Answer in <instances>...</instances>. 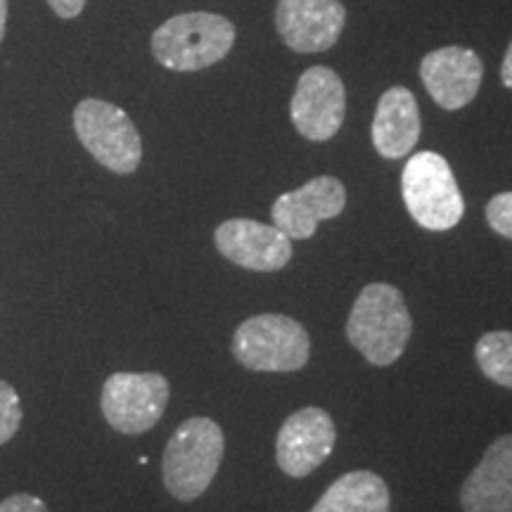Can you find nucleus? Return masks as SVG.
Returning <instances> with one entry per match:
<instances>
[{
  "label": "nucleus",
  "instance_id": "obj_8",
  "mask_svg": "<svg viewBox=\"0 0 512 512\" xmlns=\"http://www.w3.org/2000/svg\"><path fill=\"white\" fill-rule=\"evenodd\" d=\"M347 93L339 76L328 67H311L299 76L290 114L297 131L309 140H330L342 128Z\"/></svg>",
  "mask_w": 512,
  "mask_h": 512
},
{
  "label": "nucleus",
  "instance_id": "obj_9",
  "mask_svg": "<svg viewBox=\"0 0 512 512\" xmlns=\"http://www.w3.org/2000/svg\"><path fill=\"white\" fill-rule=\"evenodd\" d=\"M335 422L323 408L309 406L283 422L275 441V458L287 477L302 479L318 470L335 448Z\"/></svg>",
  "mask_w": 512,
  "mask_h": 512
},
{
  "label": "nucleus",
  "instance_id": "obj_13",
  "mask_svg": "<svg viewBox=\"0 0 512 512\" xmlns=\"http://www.w3.org/2000/svg\"><path fill=\"white\" fill-rule=\"evenodd\" d=\"M420 76L432 100L453 112L475 100L482 86L484 67L475 50L448 46L434 50L422 60Z\"/></svg>",
  "mask_w": 512,
  "mask_h": 512
},
{
  "label": "nucleus",
  "instance_id": "obj_10",
  "mask_svg": "<svg viewBox=\"0 0 512 512\" xmlns=\"http://www.w3.org/2000/svg\"><path fill=\"white\" fill-rule=\"evenodd\" d=\"M347 207V190L335 176H318L299 190L285 192L271 209L273 226L290 240H309L320 221L335 219Z\"/></svg>",
  "mask_w": 512,
  "mask_h": 512
},
{
  "label": "nucleus",
  "instance_id": "obj_5",
  "mask_svg": "<svg viewBox=\"0 0 512 512\" xmlns=\"http://www.w3.org/2000/svg\"><path fill=\"white\" fill-rule=\"evenodd\" d=\"M401 192L413 221L432 233L456 228L465 214L456 176L437 152L425 150L408 159L401 174Z\"/></svg>",
  "mask_w": 512,
  "mask_h": 512
},
{
  "label": "nucleus",
  "instance_id": "obj_20",
  "mask_svg": "<svg viewBox=\"0 0 512 512\" xmlns=\"http://www.w3.org/2000/svg\"><path fill=\"white\" fill-rule=\"evenodd\" d=\"M0 512H50L48 505L38 496L15 494L0 501Z\"/></svg>",
  "mask_w": 512,
  "mask_h": 512
},
{
  "label": "nucleus",
  "instance_id": "obj_3",
  "mask_svg": "<svg viewBox=\"0 0 512 512\" xmlns=\"http://www.w3.org/2000/svg\"><path fill=\"white\" fill-rule=\"evenodd\" d=\"M235 43L233 22L211 12L176 15L152 34V55L166 69L197 72L221 62Z\"/></svg>",
  "mask_w": 512,
  "mask_h": 512
},
{
  "label": "nucleus",
  "instance_id": "obj_19",
  "mask_svg": "<svg viewBox=\"0 0 512 512\" xmlns=\"http://www.w3.org/2000/svg\"><path fill=\"white\" fill-rule=\"evenodd\" d=\"M486 223L503 238L512 240V192H501L486 204Z\"/></svg>",
  "mask_w": 512,
  "mask_h": 512
},
{
  "label": "nucleus",
  "instance_id": "obj_14",
  "mask_svg": "<svg viewBox=\"0 0 512 512\" xmlns=\"http://www.w3.org/2000/svg\"><path fill=\"white\" fill-rule=\"evenodd\" d=\"M465 512H512V434L498 437L460 489Z\"/></svg>",
  "mask_w": 512,
  "mask_h": 512
},
{
  "label": "nucleus",
  "instance_id": "obj_1",
  "mask_svg": "<svg viewBox=\"0 0 512 512\" xmlns=\"http://www.w3.org/2000/svg\"><path fill=\"white\" fill-rule=\"evenodd\" d=\"M413 318L394 285H366L347 320V337L373 366H392L406 351Z\"/></svg>",
  "mask_w": 512,
  "mask_h": 512
},
{
  "label": "nucleus",
  "instance_id": "obj_11",
  "mask_svg": "<svg viewBox=\"0 0 512 512\" xmlns=\"http://www.w3.org/2000/svg\"><path fill=\"white\" fill-rule=\"evenodd\" d=\"M216 249L235 266L273 273L290 264L292 240L280 228L252 219H230L214 233Z\"/></svg>",
  "mask_w": 512,
  "mask_h": 512
},
{
  "label": "nucleus",
  "instance_id": "obj_22",
  "mask_svg": "<svg viewBox=\"0 0 512 512\" xmlns=\"http://www.w3.org/2000/svg\"><path fill=\"white\" fill-rule=\"evenodd\" d=\"M501 79L508 88H512V43L508 48V53L503 57V67H501Z\"/></svg>",
  "mask_w": 512,
  "mask_h": 512
},
{
  "label": "nucleus",
  "instance_id": "obj_6",
  "mask_svg": "<svg viewBox=\"0 0 512 512\" xmlns=\"http://www.w3.org/2000/svg\"><path fill=\"white\" fill-rule=\"evenodd\" d=\"M74 131L81 145L105 169L128 176L140 166L143 143L131 117L107 100L86 98L74 110Z\"/></svg>",
  "mask_w": 512,
  "mask_h": 512
},
{
  "label": "nucleus",
  "instance_id": "obj_12",
  "mask_svg": "<svg viewBox=\"0 0 512 512\" xmlns=\"http://www.w3.org/2000/svg\"><path fill=\"white\" fill-rule=\"evenodd\" d=\"M347 22L339 0H278L275 27L294 53H323L337 43Z\"/></svg>",
  "mask_w": 512,
  "mask_h": 512
},
{
  "label": "nucleus",
  "instance_id": "obj_7",
  "mask_svg": "<svg viewBox=\"0 0 512 512\" xmlns=\"http://www.w3.org/2000/svg\"><path fill=\"white\" fill-rule=\"evenodd\" d=\"M169 380L159 373H114L102 384L100 408L121 434H143L162 420L169 403Z\"/></svg>",
  "mask_w": 512,
  "mask_h": 512
},
{
  "label": "nucleus",
  "instance_id": "obj_18",
  "mask_svg": "<svg viewBox=\"0 0 512 512\" xmlns=\"http://www.w3.org/2000/svg\"><path fill=\"white\" fill-rule=\"evenodd\" d=\"M22 425V406L15 387L0 380V446L8 444Z\"/></svg>",
  "mask_w": 512,
  "mask_h": 512
},
{
  "label": "nucleus",
  "instance_id": "obj_2",
  "mask_svg": "<svg viewBox=\"0 0 512 512\" xmlns=\"http://www.w3.org/2000/svg\"><path fill=\"white\" fill-rule=\"evenodd\" d=\"M226 439L219 422L190 418L176 427L164 448V486L176 501L190 503L200 498L219 472Z\"/></svg>",
  "mask_w": 512,
  "mask_h": 512
},
{
  "label": "nucleus",
  "instance_id": "obj_4",
  "mask_svg": "<svg viewBox=\"0 0 512 512\" xmlns=\"http://www.w3.org/2000/svg\"><path fill=\"white\" fill-rule=\"evenodd\" d=\"M233 356L252 373H294L309 363L311 337L290 316L261 313L235 330Z\"/></svg>",
  "mask_w": 512,
  "mask_h": 512
},
{
  "label": "nucleus",
  "instance_id": "obj_17",
  "mask_svg": "<svg viewBox=\"0 0 512 512\" xmlns=\"http://www.w3.org/2000/svg\"><path fill=\"white\" fill-rule=\"evenodd\" d=\"M477 366L491 382L512 389V332H486L475 347Z\"/></svg>",
  "mask_w": 512,
  "mask_h": 512
},
{
  "label": "nucleus",
  "instance_id": "obj_23",
  "mask_svg": "<svg viewBox=\"0 0 512 512\" xmlns=\"http://www.w3.org/2000/svg\"><path fill=\"white\" fill-rule=\"evenodd\" d=\"M5 24H8V0H0V41L5 36Z\"/></svg>",
  "mask_w": 512,
  "mask_h": 512
},
{
  "label": "nucleus",
  "instance_id": "obj_21",
  "mask_svg": "<svg viewBox=\"0 0 512 512\" xmlns=\"http://www.w3.org/2000/svg\"><path fill=\"white\" fill-rule=\"evenodd\" d=\"M48 5L55 10L57 17L74 19L76 15H81L83 8H86V0H48Z\"/></svg>",
  "mask_w": 512,
  "mask_h": 512
},
{
  "label": "nucleus",
  "instance_id": "obj_16",
  "mask_svg": "<svg viewBox=\"0 0 512 512\" xmlns=\"http://www.w3.org/2000/svg\"><path fill=\"white\" fill-rule=\"evenodd\" d=\"M311 512H389V489L375 472H347L328 486Z\"/></svg>",
  "mask_w": 512,
  "mask_h": 512
},
{
  "label": "nucleus",
  "instance_id": "obj_15",
  "mask_svg": "<svg viewBox=\"0 0 512 512\" xmlns=\"http://www.w3.org/2000/svg\"><path fill=\"white\" fill-rule=\"evenodd\" d=\"M420 128V110L415 95L403 86L384 91L373 119L375 150L384 159L406 157L418 143Z\"/></svg>",
  "mask_w": 512,
  "mask_h": 512
}]
</instances>
